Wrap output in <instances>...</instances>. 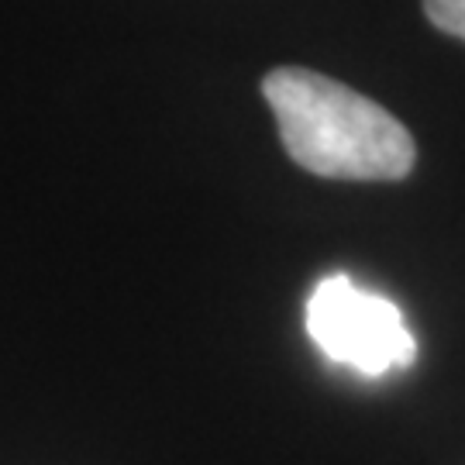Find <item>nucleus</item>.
Segmentation results:
<instances>
[{
	"instance_id": "f257e3e1",
	"label": "nucleus",
	"mask_w": 465,
	"mask_h": 465,
	"mask_svg": "<svg viewBox=\"0 0 465 465\" xmlns=\"http://www.w3.org/2000/svg\"><path fill=\"white\" fill-rule=\"evenodd\" d=\"M282 149L324 180L393 183L414 169V134L366 94L314 69L280 66L262 80Z\"/></svg>"
},
{
	"instance_id": "f03ea898",
	"label": "nucleus",
	"mask_w": 465,
	"mask_h": 465,
	"mask_svg": "<svg viewBox=\"0 0 465 465\" xmlns=\"http://www.w3.org/2000/svg\"><path fill=\"white\" fill-rule=\"evenodd\" d=\"M307 334L331 362L359 376L407 369L417 359V341L397 303L359 290L349 276H328L314 286L307 297Z\"/></svg>"
},
{
	"instance_id": "7ed1b4c3",
	"label": "nucleus",
	"mask_w": 465,
	"mask_h": 465,
	"mask_svg": "<svg viewBox=\"0 0 465 465\" xmlns=\"http://www.w3.org/2000/svg\"><path fill=\"white\" fill-rule=\"evenodd\" d=\"M424 15L434 28L465 42V0H424Z\"/></svg>"
}]
</instances>
